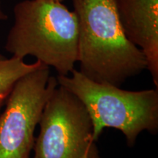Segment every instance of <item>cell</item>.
Masks as SVG:
<instances>
[{
    "instance_id": "obj_5",
    "label": "cell",
    "mask_w": 158,
    "mask_h": 158,
    "mask_svg": "<svg viewBox=\"0 0 158 158\" xmlns=\"http://www.w3.org/2000/svg\"><path fill=\"white\" fill-rule=\"evenodd\" d=\"M57 86L45 64L17 81L0 114V158H31L35 129Z\"/></svg>"
},
{
    "instance_id": "obj_7",
    "label": "cell",
    "mask_w": 158,
    "mask_h": 158,
    "mask_svg": "<svg viewBox=\"0 0 158 158\" xmlns=\"http://www.w3.org/2000/svg\"><path fill=\"white\" fill-rule=\"evenodd\" d=\"M40 61L27 64L22 59L11 56L0 59V114L1 109L18 80L43 66Z\"/></svg>"
},
{
    "instance_id": "obj_6",
    "label": "cell",
    "mask_w": 158,
    "mask_h": 158,
    "mask_svg": "<svg viewBox=\"0 0 158 158\" xmlns=\"http://www.w3.org/2000/svg\"><path fill=\"white\" fill-rule=\"evenodd\" d=\"M120 22L127 38L143 53L158 87V0H116Z\"/></svg>"
},
{
    "instance_id": "obj_1",
    "label": "cell",
    "mask_w": 158,
    "mask_h": 158,
    "mask_svg": "<svg viewBox=\"0 0 158 158\" xmlns=\"http://www.w3.org/2000/svg\"><path fill=\"white\" fill-rule=\"evenodd\" d=\"M78 25L80 71L100 84L121 86L147 69L143 53L124 33L116 0H73Z\"/></svg>"
},
{
    "instance_id": "obj_9",
    "label": "cell",
    "mask_w": 158,
    "mask_h": 158,
    "mask_svg": "<svg viewBox=\"0 0 158 158\" xmlns=\"http://www.w3.org/2000/svg\"><path fill=\"white\" fill-rule=\"evenodd\" d=\"M45 1H48V2H62L63 0H45Z\"/></svg>"
},
{
    "instance_id": "obj_3",
    "label": "cell",
    "mask_w": 158,
    "mask_h": 158,
    "mask_svg": "<svg viewBox=\"0 0 158 158\" xmlns=\"http://www.w3.org/2000/svg\"><path fill=\"white\" fill-rule=\"evenodd\" d=\"M58 84L81 101L92 119L97 141L105 128L121 131L130 148L142 132H158V89L128 91L100 84L74 69L68 76H56Z\"/></svg>"
},
{
    "instance_id": "obj_2",
    "label": "cell",
    "mask_w": 158,
    "mask_h": 158,
    "mask_svg": "<svg viewBox=\"0 0 158 158\" xmlns=\"http://www.w3.org/2000/svg\"><path fill=\"white\" fill-rule=\"evenodd\" d=\"M13 15L5 50L19 59L34 56L58 76L70 75L78 61L76 13L62 2L23 0L14 6Z\"/></svg>"
},
{
    "instance_id": "obj_8",
    "label": "cell",
    "mask_w": 158,
    "mask_h": 158,
    "mask_svg": "<svg viewBox=\"0 0 158 158\" xmlns=\"http://www.w3.org/2000/svg\"><path fill=\"white\" fill-rule=\"evenodd\" d=\"M7 19V15H5L2 8V0H0V21H5Z\"/></svg>"
},
{
    "instance_id": "obj_10",
    "label": "cell",
    "mask_w": 158,
    "mask_h": 158,
    "mask_svg": "<svg viewBox=\"0 0 158 158\" xmlns=\"http://www.w3.org/2000/svg\"><path fill=\"white\" fill-rule=\"evenodd\" d=\"M2 58H4V56H2V55H1V54H0V59H2Z\"/></svg>"
},
{
    "instance_id": "obj_4",
    "label": "cell",
    "mask_w": 158,
    "mask_h": 158,
    "mask_svg": "<svg viewBox=\"0 0 158 158\" xmlns=\"http://www.w3.org/2000/svg\"><path fill=\"white\" fill-rule=\"evenodd\" d=\"M32 158H99L94 128L79 99L58 84L39 122Z\"/></svg>"
}]
</instances>
